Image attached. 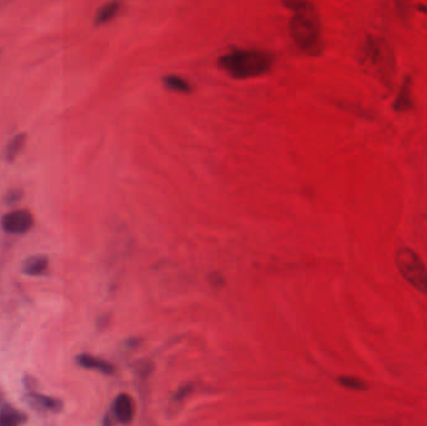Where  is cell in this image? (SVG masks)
<instances>
[{
  "instance_id": "obj_14",
  "label": "cell",
  "mask_w": 427,
  "mask_h": 426,
  "mask_svg": "<svg viewBox=\"0 0 427 426\" xmlns=\"http://www.w3.org/2000/svg\"><path fill=\"white\" fill-rule=\"evenodd\" d=\"M25 141H27V135L24 133L17 134L15 136H13L6 148V159L8 161H14L17 159V156L21 153L23 148L25 145Z\"/></svg>"
},
{
  "instance_id": "obj_16",
  "label": "cell",
  "mask_w": 427,
  "mask_h": 426,
  "mask_svg": "<svg viewBox=\"0 0 427 426\" xmlns=\"http://www.w3.org/2000/svg\"><path fill=\"white\" fill-rule=\"evenodd\" d=\"M194 389H195L194 384H185V385H183V387H179V389L174 393L171 401L175 403V404H181V403H184V401L193 394Z\"/></svg>"
},
{
  "instance_id": "obj_17",
  "label": "cell",
  "mask_w": 427,
  "mask_h": 426,
  "mask_svg": "<svg viewBox=\"0 0 427 426\" xmlns=\"http://www.w3.org/2000/svg\"><path fill=\"white\" fill-rule=\"evenodd\" d=\"M21 198V192L18 189H13V190H9L7 195H6V203L7 204H15L18 203Z\"/></svg>"
},
{
  "instance_id": "obj_19",
  "label": "cell",
  "mask_w": 427,
  "mask_h": 426,
  "mask_svg": "<svg viewBox=\"0 0 427 426\" xmlns=\"http://www.w3.org/2000/svg\"><path fill=\"white\" fill-rule=\"evenodd\" d=\"M414 8L416 12L424 14V15H427V4H422V3H420V4H415Z\"/></svg>"
},
{
  "instance_id": "obj_9",
  "label": "cell",
  "mask_w": 427,
  "mask_h": 426,
  "mask_svg": "<svg viewBox=\"0 0 427 426\" xmlns=\"http://www.w3.org/2000/svg\"><path fill=\"white\" fill-rule=\"evenodd\" d=\"M49 259L45 255H33L29 256L23 264V273L30 276H41L47 273Z\"/></svg>"
},
{
  "instance_id": "obj_2",
  "label": "cell",
  "mask_w": 427,
  "mask_h": 426,
  "mask_svg": "<svg viewBox=\"0 0 427 426\" xmlns=\"http://www.w3.org/2000/svg\"><path fill=\"white\" fill-rule=\"evenodd\" d=\"M357 60L368 75L387 90H393L397 73V60L394 48L386 38L377 34H366L359 48Z\"/></svg>"
},
{
  "instance_id": "obj_1",
  "label": "cell",
  "mask_w": 427,
  "mask_h": 426,
  "mask_svg": "<svg viewBox=\"0 0 427 426\" xmlns=\"http://www.w3.org/2000/svg\"><path fill=\"white\" fill-rule=\"evenodd\" d=\"M282 6L294 13L289 23V34L295 45L309 57L321 55L325 44L320 15L314 4L310 1L290 0L284 1Z\"/></svg>"
},
{
  "instance_id": "obj_12",
  "label": "cell",
  "mask_w": 427,
  "mask_h": 426,
  "mask_svg": "<svg viewBox=\"0 0 427 426\" xmlns=\"http://www.w3.org/2000/svg\"><path fill=\"white\" fill-rule=\"evenodd\" d=\"M27 421V415L4 404L0 410V426H21Z\"/></svg>"
},
{
  "instance_id": "obj_15",
  "label": "cell",
  "mask_w": 427,
  "mask_h": 426,
  "mask_svg": "<svg viewBox=\"0 0 427 426\" xmlns=\"http://www.w3.org/2000/svg\"><path fill=\"white\" fill-rule=\"evenodd\" d=\"M339 384L341 387L348 389V390H354V392H364L367 390V384L364 380L359 379L356 376H350V375H342L339 379Z\"/></svg>"
},
{
  "instance_id": "obj_13",
  "label": "cell",
  "mask_w": 427,
  "mask_h": 426,
  "mask_svg": "<svg viewBox=\"0 0 427 426\" xmlns=\"http://www.w3.org/2000/svg\"><path fill=\"white\" fill-rule=\"evenodd\" d=\"M29 399L30 401L38 405V409L41 410H49V412H53V413H59L63 407L61 400L54 399L50 396H45V395H41L38 393H29Z\"/></svg>"
},
{
  "instance_id": "obj_11",
  "label": "cell",
  "mask_w": 427,
  "mask_h": 426,
  "mask_svg": "<svg viewBox=\"0 0 427 426\" xmlns=\"http://www.w3.org/2000/svg\"><path fill=\"white\" fill-rule=\"evenodd\" d=\"M161 81L167 90H171L175 93L190 94L193 92V85L190 84V81L176 74H167L165 77H163Z\"/></svg>"
},
{
  "instance_id": "obj_20",
  "label": "cell",
  "mask_w": 427,
  "mask_h": 426,
  "mask_svg": "<svg viewBox=\"0 0 427 426\" xmlns=\"http://www.w3.org/2000/svg\"><path fill=\"white\" fill-rule=\"evenodd\" d=\"M103 426H114L113 419L110 418V415H109V414H107V415H105V418L103 420Z\"/></svg>"
},
{
  "instance_id": "obj_18",
  "label": "cell",
  "mask_w": 427,
  "mask_h": 426,
  "mask_svg": "<svg viewBox=\"0 0 427 426\" xmlns=\"http://www.w3.org/2000/svg\"><path fill=\"white\" fill-rule=\"evenodd\" d=\"M210 283L215 287H220L224 285V278L219 273H214L210 275Z\"/></svg>"
},
{
  "instance_id": "obj_10",
  "label": "cell",
  "mask_w": 427,
  "mask_h": 426,
  "mask_svg": "<svg viewBox=\"0 0 427 426\" xmlns=\"http://www.w3.org/2000/svg\"><path fill=\"white\" fill-rule=\"evenodd\" d=\"M121 1H107L105 4H103L98 10H96V14H95V17H94V24L96 26V27H101V26H104V24H107L109 23L110 20H113L118 13H119V10H121Z\"/></svg>"
},
{
  "instance_id": "obj_3",
  "label": "cell",
  "mask_w": 427,
  "mask_h": 426,
  "mask_svg": "<svg viewBox=\"0 0 427 426\" xmlns=\"http://www.w3.org/2000/svg\"><path fill=\"white\" fill-rule=\"evenodd\" d=\"M274 55L260 49H231L218 59L221 70L233 79L258 78L274 65Z\"/></svg>"
},
{
  "instance_id": "obj_6",
  "label": "cell",
  "mask_w": 427,
  "mask_h": 426,
  "mask_svg": "<svg viewBox=\"0 0 427 426\" xmlns=\"http://www.w3.org/2000/svg\"><path fill=\"white\" fill-rule=\"evenodd\" d=\"M414 79L413 75L407 74L401 81L399 92L396 94L393 109L396 113H408L415 109Z\"/></svg>"
},
{
  "instance_id": "obj_7",
  "label": "cell",
  "mask_w": 427,
  "mask_h": 426,
  "mask_svg": "<svg viewBox=\"0 0 427 426\" xmlns=\"http://www.w3.org/2000/svg\"><path fill=\"white\" fill-rule=\"evenodd\" d=\"M113 416L123 425L132 424L134 420V401L130 395L119 394L113 401Z\"/></svg>"
},
{
  "instance_id": "obj_5",
  "label": "cell",
  "mask_w": 427,
  "mask_h": 426,
  "mask_svg": "<svg viewBox=\"0 0 427 426\" xmlns=\"http://www.w3.org/2000/svg\"><path fill=\"white\" fill-rule=\"evenodd\" d=\"M34 218L28 210H15L1 218V227L8 234L21 235L33 227Z\"/></svg>"
},
{
  "instance_id": "obj_8",
  "label": "cell",
  "mask_w": 427,
  "mask_h": 426,
  "mask_svg": "<svg viewBox=\"0 0 427 426\" xmlns=\"http://www.w3.org/2000/svg\"><path fill=\"white\" fill-rule=\"evenodd\" d=\"M76 364L83 369L99 372L104 375H113L115 373V367L112 363L90 354H79L76 356Z\"/></svg>"
},
{
  "instance_id": "obj_4",
  "label": "cell",
  "mask_w": 427,
  "mask_h": 426,
  "mask_svg": "<svg viewBox=\"0 0 427 426\" xmlns=\"http://www.w3.org/2000/svg\"><path fill=\"white\" fill-rule=\"evenodd\" d=\"M395 264L411 287L427 295V267L420 255L414 249L401 247L395 253Z\"/></svg>"
}]
</instances>
